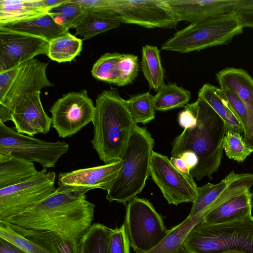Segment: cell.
<instances>
[{
    "label": "cell",
    "mask_w": 253,
    "mask_h": 253,
    "mask_svg": "<svg viewBox=\"0 0 253 253\" xmlns=\"http://www.w3.org/2000/svg\"><path fill=\"white\" fill-rule=\"evenodd\" d=\"M89 190L58 184L54 193L33 208L0 222L51 233L69 253H79L94 218L95 205L86 200L85 194Z\"/></svg>",
    "instance_id": "cell-1"
},
{
    "label": "cell",
    "mask_w": 253,
    "mask_h": 253,
    "mask_svg": "<svg viewBox=\"0 0 253 253\" xmlns=\"http://www.w3.org/2000/svg\"><path fill=\"white\" fill-rule=\"evenodd\" d=\"M184 107L196 116L197 124L192 128H184L172 143L171 156L178 157L185 151L197 154L199 163L190 171L191 176L201 180L204 177L212 179L221 164L222 143L227 132L223 120L203 98L198 97Z\"/></svg>",
    "instance_id": "cell-2"
},
{
    "label": "cell",
    "mask_w": 253,
    "mask_h": 253,
    "mask_svg": "<svg viewBox=\"0 0 253 253\" xmlns=\"http://www.w3.org/2000/svg\"><path fill=\"white\" fill-rule=\"evenodd\" d=\"M90 142L105 164L121 160L135 125L126 100L111 87L97 95Z\"/></svg>",
    "instance_id": "cell-3"
},
{
    "label": "cell",
    "mask_w": 253,
    "mask_h": 253,
    "mask_svg": "<svg viewBox=\"0 0 253 253\" xmlns=\"http://www.w3.org/2000/svg\"><path fill=\"white\" fill-rule=\"evenodd\" d=\"M154 140L145 127L135 125L122 159L123 166L106 199L126 205L144 188L150 175Z\"/></svg>",
    "instance_id": "cell-4"
},
{
    "label": "cell",
    "mask_w": 253,
    "mask_h": 253,
    "mask_svg": "<svg viewBox=\"0 0 253 253\" xmlns=\"http://www.w3.org/2000/svg\"><path fill=\"white\" fill-rule=\"evenodd\" d=\"M187 253H210L236 250L253 253V216L221 223L203 221L189 232L184 242Z\"/></svg>",
    "instance_id": "cell-5"
},
{
    "label": "cell",
    "mask_w": 253,
    "mask_h": 253,
    "mask_svg": "<svg viewBox=\"0 0 253 253\" xmlns=\"http://www.w3.org/2000/svg\"><path fill=\"white\" fill-rule=\"evenodd\" d=\"M244 27L235 12L200 22L177 31L162 45L161 50L186 53L227 44L242 34Z\"/></svg>",
    "instance_id": "cell-6"
},
{
    "label": "cell",
    "mask_w": 253,
    "mask_h": 253,
    "mask_svg": "<svg viewBox=\"0 0 253 253\" xmlns=\"http://www.w3.org/2000/svg\"><path fill=\"white\" fill-rule=\"evenodd\" d=\"M47 65L33 59L0 72V122L11 121L15 108L28 93L53 85L46 76Z\"/></svg>",
    "instance_id": "cell-7"
},
{
    "label": "cell",
    "mask_w": 253,
    "mask_h": 253,
    "mask_svg": "<svg viewBox=\"0 0 253 253\" xmlns=\"http://www.w3.org/2000/svg\"><path fill=\"white\" fill-rule=\"evenodd\" d=\"M124 225L129 246L135 253L150 251L169 232L152 204L136 196L126 205Z\"/></svg>",
    "instance_id": "cell-8"
},
{
    "label": "cell",
    "mask_w": 253,
    "mask_h": 253,
    "mask_svg": "<svg viewBox=\"0 0 253 253\" xmlns=\"http://www.w3.org/2000/svg\"><path fill=\"white\" fill-rule=\"evenodd\" d=\"M69 150L64 141H47L18 132L0 122V153L37 162L43 168L55 167Z\"/></svg>",
    "instance_id": "cell-9"
},
{
    "label": "cell",
    "mask_w": 253,
    "mask_h": 253,
    "mask_svg": "<svg viewBox=\"0 0 253 253\" xmlns=\"http://www.w3.org/2000/svg\"><path fill=\"white\" fill-rule=\"evenodd\" d=\"M56 174L43 168L31 178L0 189V221L28 211L55 192Z\"/></svg>",
    "instance_id": "cell-10"
},
{
    "label": "cell",
    "mask_w": 253,
    "mask_h": 253,
    "mask_svg": "<svg viewBox=\"0 0 253 253\" xmlns=\"http://www.w3.org/2000/svg\"><path fill=\"white\" fill-rule=\"evenodd\" d=\"M122 23L146 28L175 29L179 22L166 0H111Z\"/></svg>",
    "instance_id": "cell-11"
},
{
    "label": "cell",
    "mask_w": 253,
    "mask_h": 253,
    "mask_svg": "<svg viewBox=\"0 0 253 253\" xmlns=\"http://www.w3.org/2000/svg\"><path fill=\"white\" fill-rule=\"evenodd\" d=\"M51 125L61 138L70 137L92 122L95 106L85 89L70 92L58 99L49 109Z\"/></svg>",
    "instance_id": "cell-12"
},
{
    "label": "cell",
    "mask_w": 253,
    "mask_h": 253,
    "mask_svg": "<svg viewBox=\"0 0 253 253\" xmlns=\"http://www.w3.org/2000/svg\"><path fill=\"white\" fill-rule=\"evenodd\" d=\"M150 175L169 205L192 203L197 196L194 178L175 169L166 156L153 151Z\"/></svg>",
    "instance_id": "cell-13"
},
{
    "label": "cell",
    "mask_w": 253,
    "mask_h": 253,
    "mask_svg": "<svg viewBox=\"0 0 253 253\" xmlns=\"http://www.w3.org/2000/svg\"><path fill=\"white\" fill-rule=\"evenodd\" d=\"M253 185V174L232 171L216 184L208 183L198 187L188 216L202 215L205 217L228 200L250 191Z\"/></svg>",
    "instance_id": "cell-14"
},
{
    "label": "cell",
    "mask_w": 253,
    "mask_h": 253,
    "mask_svg": "<svg viewBox=\"0 0 253 253\" xmlns=\"http://www.w3.org/2000/svg\"><path fill=\"white\" fill-rule=\"evenodd\" d=\"M49 42L40 38L0 29V72L47 54Z\"/></svg>",
    "instance_id": "cell-15"
},
{
    "label": "cell",
    "mask_w": 253,
    "mask_h": 253,
    "mask_svg": "<svg viewBox=\"0 0 253 253\" xmlns=\"http://www.w3.org/2000/svg\"><path fill=\"white\" fill-rule=\"evenodd\" d=\"M40 94L41 91L28 93L15 108L11 121L18 132L33 137L49 131L51 118L43 109Z\"/></svg>",
    "instance_id": "cell-16"
},
{
    "label": "cell",
    "mask_w": 253,
    "mask_h": 253,
    "mask_svg": "<svg viewBox=\"0 0 253 253\" xmlns=\"http://www.w3.org/2000/svg\"><path fill=\"white\" fill-rule=\"evenodd\" d=\"M243 0H166L179 21L197 23L234 12Z\"/></svg>",
    "instance_id": "cell-17"
},
{
    "label": "cell",
    "mask_w": 253,
    "mask_h": 253,
    "mask_svg": "<svg viewBox=\"0 0 253 253\" xmlns=\"http://www.w3.org/2000/svg\"><path fill=\"white\" fill-rule=\"evenodd\" d=\"M123 166L122 160L105 165L70 172L58 175V184L69 186L93 189H101L107 191L116 178Z\"/></svg>",
    "instance_id": "cell-18"
},
{
    "label": "cell",
    "mask_w": 253,
    "mask_h": 253,
    "mask_svg": "<svg viewBox=\"0 0 253 253\" xmlns=\"http://www.w3.org/2000/svg\"><path fill=\"white\" fill-rule=\"evenodd\" d=\"M220 88L230 89L244 103L248 115V130L244 137L253 149V78L242 68L228 67L216 74Z\"/></svg>",
    "instance_id": "cell-19"
},
{
    "label": "cell",
    "mask_w": 253,
    "mask_h": 253,
    "mask_svg": "<svg viewBox=\"0 0 253 253\" xmlns=\"http://www.w3.org/2000/svg\"><path fill=\"white\" fill-rule=\"evenodd\" d=\"M0 29L31 35L48 42L69 33V30L58 24L48 12L0 25Z\"/></svg>",
    "instance_id": "cell-20"
},
{
    "label": "cell",
    "mask_w": 253,
    "mask_h": 253,
    "mask_svg": "<svg viewBox=\"0 0 253 253\" xmlns=\"http://www.w3.org/2000/svg\"><path fill=\"white\" fill-rule=\"evenodd\" d=\"M122 23L119 16L113 11L86 8L75 29L76 35L84 40L119 27Z\"/></svg>",
    "instance_id": "cell-21"
},
{
    "label": "cell",
    "mask_w": 253,
    "mask_h": 253,
    "mask_svg": "<svg viewBox=\"0 0 253 253\" xmlns=\"http://www.w3.org/2000/svg\"><path fill=\"white\" fill-rule=\"evenodd\" d=\"M252 199L250 191L235 196L211 211L202 221L207 224L221 223L251 214Z\"/></svg>",
    "instance_id": "cell-22"
},
{
    "label": "cell",
    "mask_w": 253,
    "mask_h": 253,
    "mask_svg": "<svg viewBox=\"0 0 253 253\" xmlns=\"http://www.w3.org/2000/svg\"><path fill=\"white\" fill-rule=\"evenodd\" d=\"M38 172L33 162L0 153V189L24 181Z\"/></svg>",
    "instance_id": "cell-23"
},
{
    "label": "cell",
    "mask_w": 253,
    "mask_h": 253,
    "mask_svg": "<svg viewBox=\"0 0 253 253\" xmlns=\"http://www.w3.org/2000/svg\"><path fill=\"white\" fill-rule=\"evenodd\" d=\"M198 97L205 100L224 121L227 131L244 133L243 127L231 109L221 89L210 84H204L199 89Z\"/></svg>",
    "instance_id": "cell-24"
},
{
    "label": "cell",
    "mask_w": 253,
    "mask_h": 253,
    "mask_svg": "<svg viewBox=\"0 0 253 253\" xmlns=\"http://www.w3.org/2000/svg\"><path fill=\"white\" fill-rule=\"evenodd\" d=\"M202 215L187 217L169 229L165 238L154 248L144 253H187L184 242L191 230L204 219Z\"/></svg>",
    "instance_id": "cell-25"
},
{
    "label": "cell",
    "mask_w": 253,
    "mask_h": 253,
    "mask_svg": "<svg viewBox=\"0 0 253 253\" xmlns=\"http://www.w3.org/2000/svg\"><path fill=\"white\" fill-rule=\"evenodd\" d=\"M46 12L42 0H0V25L26 19Z\"/></svg>",
    "instance_id": "cell-26"
},
{
    "label": "cell",
    "mask_w": 253,
    "mask_h": 253,
    "mask_svg": "<svg viewBox=\"0 0 253 253\" xmlns=\"http://www.w3.org/2000/svg\"><path fill=\"white\" fill-rule=\"evenodd\" d=\"M141 68L150 88L158 91L165 84V70L157 46L146 45L142 47Z\"/></svg>",
    "instance_id": "cell-27"
},
{
    "label": "cell",
    "mask_w": 253,
    "mask_h": 253,
    "mask_svg": "<svg viewBox=\"0 0 253 253\" xmlns=\"http://www.w3.org/2000/svg\"><path fill=\"white\" fill-rule=\"evenodd\" d=\"M191 99L190 92L176 83L164 84L154 96L155 109L166 111L179 107H184Z\"/></svg>",
    "instance_id": "cell-28"
},
{
    "label": "cell",
    "mask_w": 253,
    "mask_h": 253,
    "mask_svg": "<svg viewBox=\"0 0 253 253\" xmlns=\"http://www.w3.org/2000/svg\"><path fill=\"white\" fill-rule=\"evenodd\" d=\"M83 42L70 33L49 42L47 56L59 63L70 62L80 54Z\"/></svg>",
    "instance_id": "cell-29"
},
{
    "label": "cell",
    "mask_w": 253,
    "mask_h": 253,
    "mask_svg": "<svg viewBox=\"0 0 253 253\" xmlns=\"http://www.w3.org/2000/svg\"><path fill=\"white\" fill-rule=\"evenodd\" d=\"M111 229L104 224H92L82 240L79 253H110Z\"/></svg>",
    "instance_id": "cell-30"
},
{
    "label": "cell",
    "mask_w": 253,
    "mask_h": 253,
    "mask_svg": "<svg viewBox=\"0 0 253 253\" xmlns=\"http://www.w3.org/2000/svg\"><path fill=\"white\" fill-rule=\"evenodd\" d=\"M126 103L135 124H145L155 119L154 96L150 92L133 95L126 100Z\"/></svg>",
    "instance_id": "cell-31"
},
{
    "label": "cell",
    "mask_w": 253,
    "mask_h": 253,
    "mask_svg": "<svg viewBox=\"0 0 253 253\" xmlns=\"http://www.w3.org/2000/svg\"><path fill=\"white\" fill-rule=\"evenodd\" d=\"M86 8L76 0H66L47 12L59 25L68 30L75 28L85 13Z\"/></svg>",
    "instance_id": "cell-32"
},
{
    "label": "cell",
    "mask_w": 253,
    "mask_h": 253,
    "mask_svg": "<svg viewBox=\"0 0 253 253\" xmlns=\"http://www.w3.org/2000/svg\"><path fill=\"white\" fill-rule=\"evenodd\" d=\"M222 147L227 157L239 163L244 162L253 149L241 133L228 130L223 138Z\"/></svg>",
    "instance_id": "cell-33"
},
{
    "label": "cell",
    "mask_w": 253,
    "mask_h": 253,
    "mask_svg": "<svg viewBox=\"0 0 253 253\" xmlns=\"http://www.w3.org/2000/svg\"><path fill=\"white\" fill-rule=\"evenodd\" d=\"M122 54L113 52L102 55L92 67V76L97 80L115 84L117 66Z\"/></svg>",
    "instance_id": "cell-34"
},
{
    "label": "cell",
    "mask_w": 253,
    "mask_h": 253,
    "mask_svg": "<svg viewBox=\"0 0 253 253\" xmlns=\"http://www.w3.org/2000/svg\"><path fill=\"white\" fill-rule=\"evenodd\" d=\"M138 57L132 54H123L116 68L115 85L123 86L132 84L139 72Z\"/></svg>",
    "instance_id": "cell-35"
},
{
    "label": "cell",
    "mask_w": 253,
    "mask_h": 253,
    "mask_svg": "<svg viewBox=\"0 0 253 253\" xmlns=\"http://www.w3.org/2000/svg\"><path fill=\"white\" fill-rule=\"evenodd\" d=\"M0 238L15 245L26 253H51L37 243L30 240L0 222Z\"/></svg>",
    "instance_id": "cell-36"
},
{
    "label": "cell",
    "mask_w": 253,
    "mask_h": 253,
    "mask_svg": "<svg viewBox=\"0 0 253 253\" xmlns=\"http://www.w3.org/2000/svg\"><path fill=\"white\" fill-rule=\"evenodd\" d=\"M220 89L229 107L241 124L244 129L243 134L245 137L248 130V115L244 103L237 94L230 89L226 88Z\"/></svg>",
    "instance_id": "cell-37"
},
{
    "label": "cell",
    "mask_w": 253,
    "mask_h": 253,
    "mask_svg": "<svg viewBox=\"0 0 253 253\" xmlns=\"http://www.w3.org/2000/svg\"><path fill=\"white\" fill-rule=\"evenodd\" d=\"M129 244L124 224L119 228L111 230L110 253H130Z\"/></svg>",
    "instance_id": "cell-38"
},
{
    "label": "cell",
    "mask_w": 253,
    "mask_h": 253,
    "mask_svg": "<svg viewBox=\"0 0 253 253\" xmlns=\"http://www.w3.org/2000/svg\"><path fill=\"white\" fill-rule=\"evenodd\" d=\"M234 12L244 28L253 30V0H243Z\"/></svg>",
    "instance_id": "cell-39"
},
{
    "label": "cell",
    "mask_w": 253,
    "mask_h": 253,
    "mask_svg": "<svg viewBox=\"0 0 253 253\" xmlns=\"http://www.w3.org/2000/svg\"><path fill=\"white\" fill-rule=\"evenodd\" d=\"M179 125L184 128L194 127L197 124V119L194 114L188 109L184 107L178 116Z\"/></svg>",
    "instance_id": "cell-40"
},
{
    "label": "cell",
    "mask_w": 253,
    "mask_h": 253,
    "mask_svg": "<svg viewBox=\"0 0 253 253\" xmlns=\"http://www.w3.org/2000/svg\"><path fill=\"white\" fill-rule=\"evenodd\" d=\"M178 157L182 158L190 171L194 169L199 163L198 156L192 151H185Z\"/></svg>",
    "instance_id": "cell-41"
},
{
    "label": "cell",
    "mask_w": 253,
    "mask_h": 253,
    "mask_svg": "<svg viewBox=\"0 0 253 253\" xmlns=\"http://www.w3.org/2000/svg\"><path fill=\"white\" fill-rule=\"evenodd\" d=\"M169 160L172 166L178 170L185 174L190 175V170L182 158L172 156Z\"/></svg>",
    "instance_id": "cell-42"
},
{
    "label": "cell",
    "mask_w": 253,
    "mask_h": 253,
    "mask_svg": "<svg viewBox=\"0 0 253 253\" xmlns=\"http://www.w3.org/2000/svg\"><path fill=\"white\" fill-rule=\"evenodd\" d=\"M0 253H26L11 243L0 238Z\"/></svg>",
    "instance_id": "cell-43"
},
{
    "label": "cell",
    "mask_w": 253,
    "mask_h": 253,
    "mask_svg": "<svg viewBox=\"0 0 253 253\" xmlns=\"http://www.w3.org/2000/svg\"><path fill=\"white\" fill-rule=\"evenodd\" d=\"M210 253H246L244 252L241 251L236 250H224L218 252H212Z\"/></svg>",
    "instance_id": "cell-44"
}]
</instances>
